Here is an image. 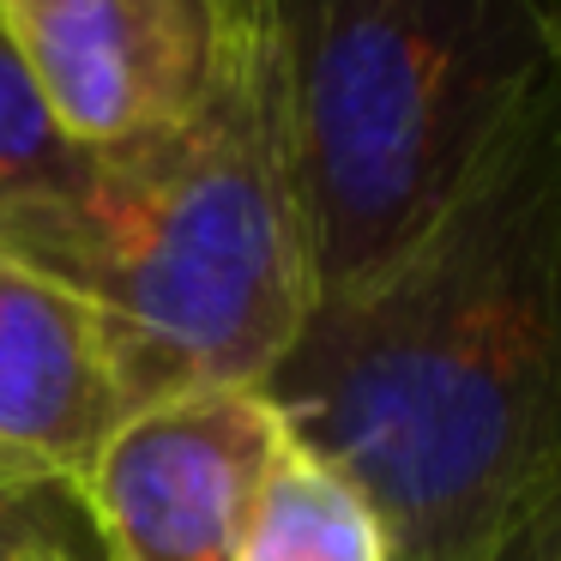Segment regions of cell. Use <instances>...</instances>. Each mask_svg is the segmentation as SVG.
I'll list each match as a JSON object with an SVG mask.
<instances>
[{
  "instance_id": "8fae6325",
  "label": "cell",
  "mask_w": 561,
  "mask_h": 561,
  "mask_svg": "<svg viewBox=\"0 0 561 561\" xmlns=\"http://www.w3.org/2000/svg\"><path fill=\"white\" fill-rule=\"evenodd\" d=\"M531 7V19L543 25V37L556 43V55H561V0H525Z\"/></svg>"
},
{
  "instance_id": "7a4b0ae2",
  "label": "cell",
  "mask_w": 561,
  "mask_h": 561,
  "mask_svg": "<svg viewBox=\"0 0 561 561\" xmlns=\"http://www.w3.org/2000/svg\"><path fill=\"white\" fill-rule=\"evenodd\" d=\"M7 254L73 284L127 332L146 399L266 387L314 314V254L254 0H230V49L182 127L103 151L98 182Z\"/></svg>"
},
{
  "instance_id": "5b68a950",
  "label": "cell",
  "mask_w": 561,
  "mask_h": 561,
  "mask_svg": "<svg viewBox=\"0 0 561 561\" xmlns=\"http://www.w3.org/2000/svg\"><path fill=\"white\" fill-rule=\"evenodd\" d=\"M0 37L85 151L182 127L230 49V0H0Z\"/></svg>"
},
{
  "instance_id": "277c9868",
  "label": "cell",
  "mask_w": 561,
  "mask_h": 561,
  "mask_svg": "<svg viewBox=\"0 0 561 561\" xmlns=\"http://www.w3.org/2000/svg\"><path fill=\"white\" fill-rule=\"evenodd\" d=\"M290 423L266 387H187L134 411L79 483L103 561H236Z\"/></svg>"
},
{
  "instance_id": "7c38bea8",
  "label": "cell",
  "mask_w": 561,
  "mask_h": 561,
  "mask_svg": "<svg viewBox=\"0 0 561 561\" xmlns=\"http://www.w3.org/2000/svg\"><path fill=\"white\" fill-rule=\"evenodd\" d=\"M43 561H103V556H43Z\"/></svg>"
},
{
  "instance_id": "9c48e42d",
  "label": "cell",
  "mask_w": 561,
  "mask_h": 561,
  "mask_svg": "<svg viewBox=\"0 0 561 561\" xmlns=\"http://www.w3.org/2000/svg\"><path fill=\"white\" fill-rule=\"evenodd\" d=\"M43 556H98L85 513L61 489H37L0 471V561H43Z\"/></svg>"
},
{
  "instance_id": "52a82bcc",
  "label": "cell",
  "mask_w": 561,
  "mask_h": 561,
  "mask_svg": "<svg viewBox=\"0 0 561 561\" xmlns=\"http://www.w3.org/2000/svg\"><path fill=\"white\" fill-rule=\"evenodd\" d=\"M236 561H392V537L363 483L290 435L260 483Z\"/></svg>"
},
{
  "instance_id": "30bf717a",
  "label": "cell",
  "mask_w": 561,
  "mask_h": 561,
  "mask_svg": "<svg viewBox=\"0 0 561 561\" xmlns=\"http://www.w3.org/2000/svg\"><path fill=\"white\" fill-rule=\"evenodd\" d=\"M477 561H561V459L525 489V501L507 513L489 549Z\"/></svg>"
},
{
  "instance_id": "ba28073f",
  "label": "cell",
  "mask_w": 561,
  "mask_h": 561,
  "mask_svg": "<svg viewBox=\"0 0 561 561\" xmlns=\"http://www.w3.org/2000/svg\"><path fill=\"white\" fill-rule=\"evenodd\" d=\"M98 151L73 146L49 115L43 91L19 67L13 43L0 37V248L31 224L67 211L98 182Z\"/></svg>"
},
{
  "instance_id": "6da1fadb",
  "label": "cell",
  "mask_w": 561,
  "mask_h": 561,
  "mask_svg": "<svg viewBox=\"0 0 561 561\" xmlns=\"http://www.w3.org/2000/svg\"><path fill=\"white\" fill-rule=\"evenodd\" d=\"M266 399L392 561L483 556L561 459V67L404 254L314 302Z\"/></svg>"
},
{
  "instance_id": "8992f818",
  "label": "cell",
  "mask_w": 561,
  "mask_h": 561,
  "mask_svg": "<svg viewBox=\"0 0 561 561\" xmlns=\"http://www.w3.org/2000/svg\"><path fill=\"white\" fill-rule=\"evenodd\" d=\"M146 404L127 332L73 284L0 248V471L79 495L103 440Z\"/></svg>"
},
{
  "instance_id": "3957f363",
  "label": "cell",
  "mask_w": 561,
  "mask_h": 561,
  "mask_svg": "<svg viewBox=\"0 0 561 561\" xmlns=\"http://www.w3.org/2000/svg\"><path fill=\"white\" fill-rule=\"evenodd\" d=\"M254 7L314 254V302L404 254L561 67L525 0Z\"/></svg>"
}]
</instances>
